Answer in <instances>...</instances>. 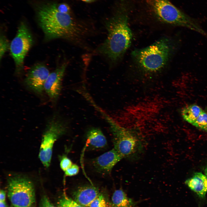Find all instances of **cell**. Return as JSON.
<instances>
[{
	"mask_svg": "<svg viewBox=\"0 0 207 207\" xmlns=\"http://www.w3.org/2000/svg\"><path fill=\"white\" fill-rule=\"evenodd\" d=\"M37 17L46 40L63 38L78 42L87 32V30L77 24L69 14L59 12L56 4L40 7Z\"/></svg>",
	"mask_w": 207,
	"mask_h": 207,
	"instance_id": "cell-1",
	"label": "cell"
},
{
	"mask_svg": "<svg viewBox=\"0 0 207 207\" xmlns=\"http://www.w3.org/2000/svg\"><path fill=\"white\" fill-rule=\"evenodd\" d=\"M107 37L97 49L98 53L115 63L123 55L130 46L132 34L127 17L122 15L114 18L107 24Z\"/></svg>",
	"mask_w": 207,
	"mask_h": 207,
	"instance_id": "cell-2",
	"label": "cell"
},
{
	"mask_svg": "<svg viewBox=\"0 0 207 207\" xmlns=\"http://www.w3.org/2000/svg\"><path fill=\"white\" fill-rule=\"evenodd\" d=\"M170 48L168 40L163 38L146 47L133 51L132 55L142 70L154 73L161 70L166 65Z\"/></svg>",
	"mask_w": 207,
	"mask_h": 207,
	"instance_id": "cell-3",
	"label": "cell"
},
{
	"mask_svg": "<svg viewBox=\"0 0 207 207\" xmlns=\"http://www.w3.org/2000/svg\"><path fill=\"white\" fill-rule=\"evenodd\" d=\"M98 111L109 124L114 149L123 158L135 157L143 150L142 141L133 132L120 126L101 108Z\"/></svg>",
	"mask_w": 207,
	"mask_h": 207,
	"instance_id": "cell-4",
	"label": "cell"
},
{
	"mask_svg": "<svg viewBox=\"0 0 207 207\" xmlns=\"http://www.w3.org/2000/svg\"><path fill=\"white\" fill-rule=\"evenodd\" d=\"M154 15L168 24L187 28L204 35L206 32L192 19L180 11L168 0H146Z\"/></svg>",
	"mask_w": 207,
	"mask_h": 207,
	"instance_id": "cell-5",
	"label": "cell"
},
{
	"mask_svg": "<svg viewBox=\"0 0 207 207\" xmlns=\"http://www.w3.org/2000/svg\"><path fill=\"white\" fill-rule=\"evenodd\" d=\"M7 195L14 207H28L35 202L34 185L25 177L16 176L9 178Z\"/></svg>",
	"mask_w": 207,
	"mask_h": 207,
	"instance_id": "cell-6",
	"label": "cell"
},
{
	"mask_svg": "<svg viewBox=\"0 0 207 207\" xmlns=\"http://www.w3.org/2000/svg\"><path fill=\"white\" fill-rule=\"evenodd\" d=\"M46 126L42 137L39 157L44 166L48 168L50 164L54 143L65 133L67 126L56 115L49 119Z\"/></svg>",
	"mask_w": 207,
	"mask_h": 207,
	"instance_id": "cell-7",
	"label": "cell"
},
{
	"mask_svg": "<svg viewBox=\"0 0 207 207\" xmlns=\"http://www.w3.org/2000/svg\"><path fill=\"white\" fill-rule=\"evenodd\" d=\"M33 43V38L30 30L25 23L21 22L9 47L15 64L16 74H20L22 71L24 58Z\"/></svg>",
	"mask_w": 207,
	"mask_h": 207,
	"instance_id": "cell-8",
	"label": "cell"
},
{
	"mask_svg": "<svg viewBox=\"0 0 207 207\" xmlns=\"http://www.w3.org/2000/svg\"><path fill=\"white\" fill-rule=\"evenodd\" d=\"M50 73L48 68L44 64H36L28 71L24 83L35 93L41 95L44 91V85Z\"/></svg>",
	"mask_w": 207,
	"mask_h": 207,
	"instance_id": "cell-9",
	"label": "cell"
},
{
	"mask_svg": "<svg viewBox=\"0 0 207 207\" xmlns=\"http://www.w3.org/2000/svg\"><path fill=\"white\" fill-rule=\"evenodd\" d=\"M67 64L64 63L50 73L44 85V90L50 99L55 101L62 88V83Z\"/></svg>",
	"mask_w": 207,
	"mask_h": 207,
	"instance_id": "cell-10",
	"label": "cell"
},
{
	"mask_svg": "<svg viewBox=\"0 0 207 207\" xmlns=\"http://www.w3.org/2000/svg\"><path fill=\"white\" fill-rule=\"evenodd\" d=\"M123 158L114 149L93 159L92 165L98 172L103 175L110 174L115 165Z\"/></svg>",
	"mask_w": 207,
	"mask_h": 207,
	"instance_id": "cell-11",
	"label": "cell"
},
{
	"mask_svg": "<svg viewBox=\"0 0 207 207\" xmlns=\"http://www.w3.org/2000/svg\"><path fill=\"white\" fill-rule=\"evenodd\" d=\"M97 187L91 185L78 187L73 193L74 200L83 207H89L91 203L99 194Z\"/></svg>",
	"mask_w": 207,
	"mask_h": 207,
	"instance_id": "cell-12",
	"label": "cell"
},
{
	"mask_svg": "<svg viewBox=\"0 0 207 207\" xmlns=\"http://www.w3.org/2000/svg\"><path fill=\"white\" fill-rule=\"evenodd\" d=\"M185 184L200 197L204 198L207 192V179L200 172H196L186 180Z\"/></svg>",
	"mask_w": 207,
	"mask_h": 207,
	"instance_id": "cell-13",
	"label": "cell"
},
{
	"mask_svg": "<svg viewBox=\"0 0 207 207\" xmlns=\"http://www.w3.org/2000/svg\"><path fill=\"white\" fill-rule=\"evenodd\" d=\"M87 145L91 148L101 149L106 147L107 141L102 131L97 128L90 129L86 135Z\"/></svg>",
	"mask_w": 207,
	"mask_h": 207,
	"instance_id": "cell-14",
	"label": "cell"
},
{
	"mask_svg": "<svg viewBox=\"0 0 207 207\" xmlns=\"http://www.w3.org/2000/svg\"><path fill=\"white\" fill-rule=\"evenodd\" d=\"M136 204L120 189L115 190L113 193L109 207H134Z\"/></svg>",
	"mask_w": 207,
	"mask_h": 207,
	"instance_id": "cell-15",
	"label": "cell"
},
{
	"mask_svg": "<svg viewBox=\"0 0 207 207\" xmlns=\"http://www.w3.org/2000/svg\"><path fill=\"white\" fill-rule=\"evenodd\" d=\"M203 111L200 107L197 105L192 104L183 108L181 114L185 120L192 124Z\"/></svg>",
	"mask_w": 207,
	"mask_h": 207,
	"instance_id": "cell-16",
	"label": "cell"
},
{
	"mask_svg": "<svg viewBox=\"0 0 207 207\" xmlns=\"http://www.w3.org/2000/svg\"><path fill=\"white\" fill-rule=\"evenodd\" d=\"M57 207H83L64 193L58 200Z\"/></svg>",
	"mask_w": 207,
	"mask_h": 207,
	"instance_id": "cell-17",
	"label": "cell"
},
{
	"mask_svg": "<svg viewBox=\"0 0 207 207\" xmlns=\"http://www.w3.org/2000/svg\"><path fill=\"white\" fill-rule=\"evenodd\" d=\"M192 125L200 129L207 132V113L203 110Z\"/></svg>",
	"mask_w": 207,
	"mask_h": 207,
	"instance_id": "cell-18",
	"label": "cell"
},
{
	"mask_svg": "<svg viewBox=\"0 0 207 207\" xmlns=\"http://www.w3.org/2000/svg\"><path fill=\"white\" fill-rule=\"evenodd\" d=\"M103 195L100 193L91 203L89 207H109Z\"/></svg>",
	"mask_w": 207,
	"mask_h": 207,
	"instance_id": "cell-19",
	"label": "cell"
},
{
	"mask_svg": "<svg viewBox=\"0 0 207 207\" xmlns=\"http://www.w3.org/2000/svg\"><path fill=\"white\" fill-rule=\"evenodd\" d=\"M8 40L5 37L1 34L0 38V58L1 60L6 52L10 47Z\"/></svg>",
	"mask_w": 207,
	"mask_h": 207,
	"instance_id": "cell-20",
	"label": "cell"
},
{
	"mask_svg": "<svg viewBox=\"0 0 207 207\" xmlns=\"http://www.w3.org/2000/svg\"><path fill=\"white\" fill-rule=\"evenodd\" d=\"M71 160L67 156H64L61 158L60 162V166L61 169L64 172L72 164Z\"/></svg>",
	"mask_w": 207,
	"mask_h": 207,
	"instance_id": "cell-21",
	"label": "cell"
},
{
	"mask_svg": "<svg viewBox=\"0 0 207 207\" xmlns=\"http://www.w3.org/2000/svg\"><path fill=\"white\" fill-rule=\"evenodd\" d=\"M79 170V166L76 164H73L70 167L64 172L65 175L68 176H73L77 175Z\"/></svg>",
	"mask_w": 207,
	"mask_h": 207,
	"instance_id": "cell-22",
	"label": "cell"
},
{
	"mask_svg": "<svg viewBox=\"0 0 207 207\" xmlns=\"http://www.w3.org/2000/svg\"><path fill=\"white\" fill-rule=\"evenodd\" d=\"M39 207H56L53 204L48 198L45 195L42 196L41 198Z\"/></svg>",
	"mask_w": 207,
	"mask_h": 207,
	"instance_id": "cell-23",
	"label": "cell"
},
{
	"mask_svg": "<svg viewBox=\"0 0 207 207\" xmlns=\"http://www.w3.org/2000/svg\"><path fill=\"white\" fill-rule=\"evenodd\" d=\"M57 10L60 12L69 14L70 11V8L69 6L65 3H62L58 5H56Z\"/></svg>",
	"mask_w": 207,
	"mask_h": 207,
	"instance_id": "cell-24",
	"label": "cell"
},
{
	"mask_svg": "<svg viewBox=\"0 0 207 207\" xmlns=\"http://www.w3.org/2000/svg\"><path fill=\"white\" fill-rule=\"evenodd\" d=\"M6 192L3 190L1 189L0 191V201H5Z\"/></svg>",
	"mask_w": 207,
	"mask_h": 207,
	"instance_id": "cell-25",
	"label": "cell"
},
{
	"mask_svg": "<svg viewBox=\"0 0 207 207\" xmlns=\"http://www.w3.org/2000/svg\"><path fill=\"white\" fill-rule=\"evenodd\" d=\"M0 207H8L5 201H0Z\"/></svg>",
	"mask_w": 207,
	"mask_h": 207,
	"instance_id": "cell-26",
	"label": "cell"
},
{
	"mask_svg": "<svg viewBox=\"0 0 207 207\" xmlns=\"http://www.w3.org/2000/svg\"><path fill=\"white\" fill-rule=\"evenodd\" d=\"M204 173L207 179V166L205 168L204 170Z\"/></svg>",
	"mask_w": 207,
	"mask_h": 207,
	"instance_id": "cell-27",
	"label": "cell"
},
{
	"mask_svg": "<svg viewBox=\"0 0 207 207\" xmlns=\"http://www.w3.org/2000/svg\"><path fill=\"white\" fill-rule=\"evenodd\" d=\"M83 1L86 2H92L95 0H81Z\"/></svg>",
	"mask_w": 207,
	"mask_h": 207,
	"instance_id": "cell-28",
	"label": "cell"
},
{
	"mask_svg": "<svg viewBox=\"0 0 207 207\" xmlns=\"http://www.w3.org/2000/svg\"><path fill=\"white\" fill-rule=\"evenodd\" d=\"M34 204H32V205H31V206H29V207H36L35 206H34Z\"/></svg>",
	"mask_w": 207,
	"mask_h": 207,
	"instance_id": "cell-29",
	"label": "cell"
},
{
	"mask_svg": "<svg viewBox=\"0 0 207 207\" xmlns=\"http://www.w3.org/2000/svg\"><path fill=\"white\" fill-rule=\"evenodd\" d=\"M10 207H14L12 206H11Z\"/></svg>",
	"mask_w": 207,
	"mask_h": 207,
	"instance_id": "cell-30",
	"label": "cell"
}]
</instances>
